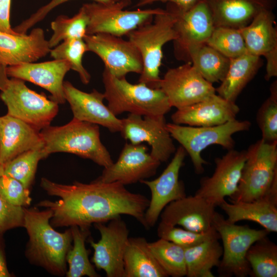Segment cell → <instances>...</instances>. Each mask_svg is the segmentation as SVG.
I'll list each match as a JSON object with an SVG mask.
<instances>
[{
  "label": "cell",
  "instance_id": "277c9868",
  "mask_svg": "<svg viewBox=\"0 0 277 277\" xmlns=\"http://www.w3.org/2000/svg\"><path fill=\"white\" fill-rule=\"evenodd\" d=\"M43 151L48 156L55 152L70 153L89 159L104 168L113 163L100 139L98 125L76 118L61 126H51L40 131Z\"/></svg>",
  "mask_w": 277,
  "mask_h": 277
},
{
  "label": "cell",
  "instance_id": "4dcf8cb0",
  "mask_svg": "<svg viewBox=\"0 0 277 277\" xmlns=\"http://www.w3.org/2000/svg\"><path fill=\"white\" fill-rule=\"evenodd\" d=\"M190 63L199 73L211 84L221 82L230 65V58L206 44L192 50Z\"/></svg>",
  "mask_w": 277,
  "mask_h": 277
},
{
  "label": "cell",
  "instance_id": "603a6c76",
  "mask_svg": "<svg viewBox=\"0 0 277 277\" xmlns=\"http://www.w3.org/2000/svg\"><path fill=\"white\" fill-rule=\"evenodd\" d=\"M44 31L32 29L29 34L0 31V64L6 66L33 63L50 53Z\"/></svg>",
  "mask_w": 277,
  "mask_h": 277
},
{
  "label": "cell",
  "instance_id": "5b68a950",
  "mask_svg": "<svg viewBox=\"0 0 277 277\" xmlns=\"http://www.w3.org/2000/svg\"><path fill=\"white\" fill-rule=\"evenodd\" d=\"M102 81L107 106L115 116L125 112L142 116L165 115L172 107L160 88H151L142 83H130L125 77L113 76L106 69Z\"/></svg>",
  "mask_w": 277,
  "mask_h": 277
},
{
  "label": "cell",
  "instance_id": "d4e9b609",
  "mask_svg": "<svg viewBox=\"0 0 277 277\" xmlns=\"http://www.w3.org/2000/svg\"><path fill=\"white\" fill-rule=\"evenodd\" d=\"M219 206L230 223L249 221L259 224L269 233L277 232V188L274 187H270L263 196L254 201H225Z\"/></svg>",
  "mask_w": 277,
  "mask_h": 277
},
{
  "label": "cell",
  "instance_id": "9a60e30c",
  "mask_svg": "<svg viewBox=\"0 0 277 277\" xmlns=\"http://www.w3.org/2000/svg\"><path fill=\"white\" fill-rule=\"evenodd\" d=\"M160 88L171 106L177 109L201 101L216 92L213 84L189 62L169 69L161 78Z\"/></svg>",
  "mask_w": 277,
  "mask_h": 277
},
{
  "label": "cell",
  "instance_id": "b9f144b4",
  "mask_svg": "<svg viewBox=\"0 0 277 277\" xmlns=\"http://www.w3.org/2000/svg\"><path fill=\"white\" fill-rule=\"evenodd\" d=\"M24 207L13 205L0 196V234L24 225Z\"/></svg>",
  "mask_w": 277,
  "mask_h": 277
},
{
  "label": "cell",
  "instance_id": "d590c367",
  "mask_svg": "<svg viewBox=\"0 0 277 277\" xmlns=\"http://www.w3.org/2000/svg\"><path fill=\"white\" fill-rule=\"evenodd\" d=\"M43 147L25 151L4 166V175L11 176L29 189L33 183L38 162L47 157Z\"/></svg>",
  "mask_w": 277,
  "mask_h": 277
},
{
  "label": "cell",
  "instance_id": "7402d4cb",
  "mask_svg": "<svg viewBox=\"0 0 277 277\" xmlns=\"http://www.w3.org/2000/svg\"><path fill=\"white\" fill-rule=\"evenodd\" d=\"M239 111L235 102L215 93L197 103L177 109L171 118L173 123L179 125L213 126L235 119Z\"/></svg>",
  "mask_w": 277,
  "mask_h": 277
},
{
  "label": "cell",
  "instance_id": "2e32d148",
  "mask_svg": "<svg viewBox=\"0 0 277 277\" xmlns=\"http://www.w3.org/2000/svg\"><path fill=\"white\" fill-rule=\"evenodd\" d=\"M246 159V150H228L215 158V168L210 176L202 178L194 195L202 197L215 207L219 206L237 191L242 171Z\"/></svg>",
  "mask_w": 277,
  "mask_h": 277
},
{
  "label": "cell",
  "instance_id": "cb8c5ba5",
  "mask_svg": "<svg viewBox=\"0 0 277 277\" xmlns=\"http://www.w3.org/2000/svg\"><path fill=\"white\" fill-rule=\"evenodd\" d=\"M43 146L39 130L8 114L0 116L1 164L4 166L24 152Z\"/></svg>",
  "mask_w": 277,
  "mask_h": 277
},
{
  "label": "cell",
  "instance_id": "ac0fdd59",
  "mask_svg": "<svg viewBox=\"0 0 277 277\" xmlns=\"http://www.w3.org/2000/svg\"><path fill=\"white\" fill-rule=\"evenodd\" d=\"M148 150L142 144L126 143L116 162L104 168L96 180L118 182L125 186L153 176L161 163L149 153Z\"/></svg>",
  "mask_w": 277,
  "mask_h": 277
},
{
  "label": "cell",
  "instance_id": "30bf717a",
  "mask_svg": "<svg viewBox=\"0 0 277 277\" xmlns=\"http://www.w3.org/2000/svg\"><path fill=\"white\" fill-rule=\"evenodd\" d=\"M1 91L0 97L7 107V114L39 131L50 126L58 112L57 103L31 90L21 79L8 78Z\"/></svg>",
  "mask_w": 277,
  "mask_h": 277
},
{
  "label": "cell",
  "instance_id": "7a4b0ae2",
  "mask_svg": "<svg viewBox=\"0 0 277 277\" xmlns=\"http://www.w3.org/2000/svg\"><path fill=\"white\" fill-rule=\"evenodd\" d=\"M24 227L29 237L27 256L54 274H64L66 255L72 241L71 229L63 233L56 231L50 224L53 212L49 209L40 211L36 208L24 207Z\"/></svg>",
  "mask_w": 277,
  "mask_h": 277
},
{
  "label": "cell",
  "instance_id": "60d3db41",
  "mask_svg": "<svg viewBox=\"0 0 277 277\" xmlns=\"http://www.w3.org/2000/svg\"><path fill=\"white\" fill-rule=\"evenodd\" d=\"M0 196L13 205L23 207L29 205L32 201L28 188L14 178L4 174L0 176Z\"/></svg>",
  "mask_w": 277,
  "mask_h": 277
},
{
  "label": "cell",
  "instance_id": "83f0119b",
  "mask_svg": "<svg viewBox=\"0 0 277 277\" xmlns=\"http://www.w3.org/2000/svg\"><path fill=\"white\" fill-rule=\"evenodd\" d=\"M230 60L227 72L215 91L222 97L235 102L262 67L263 61L261 56L247 52Z\"/></svg>",
  "mask_w": 277,
  "mask_h": 277
},
{
  "label": "cell",
  "instance_id": "44dd1931",
  "mask_svg": "<svg viewBox=\"0 0 277 277\" xmlns=\"http://www.w3.org/2000/svg\"><path fill=\"white\" fill-rule=\"evenodd\" d=\"M70 69L67 61L54 59L7 66L6 73L8 76L28 81L44 88L51 94L50 99L58 104H63L66 101L64 78Z\"/></svg>",
  "mask_w": 277,
  "mask_h": 277
},
{
  "label": "cell",
  "instance_id": "ffe728a7",
  "mask_svg": "<svg viewBox=\"0 0 277 277\" xmlns=\"http://www.w3.org/2000/svg\"><path fill=\"white\" fill-rule=\"evenodd\" d=\"M64 92L73 118L107 128L110 132H120L122 120L117 117L104 104L105 96L95 89L87 93L64 81Z\"/></svg>",
  "mask_w": 277,
  "mask_h": 277
},
{
  "label": "cell",
  "instance_id": "4316f807",
  "mask_svg": "<svg viewBox=\"0 0 277 277\" xmlns=\"http://www.w3.org/2000/svg\"><path fill=\"white\" fill-rule=\"evenodd\" d=\"M247 52L264 56L277 48V27L275 16L271 10H263L247 26L240 29Z\"/></svg>",
  "mask_w": 277,
  "mask_h": 277
},
{
  "label": "cell",
  "instance_id": "f546056e",
  "mask_svg": "<svg viewBox=\"0 0 277 277\" xmlns=\"http://www.w3.org/2000/svg\"><path fill=\"white\" fill-rule=\"evenodd\" d=\"M184 250L186 276H214L211 269L219 266L223 254L219 239L209 240Z\"/></svg>",
  "mask_w": 277,
  "mask_h": 277
},
{
  "label": "cell",
  "instance_id": "ba28073f",
  "mask_svg": "<svg viewBox=\"0 0 277 277\" xmlns=\"http://www.w3.org/2000/svg\"><path fill=\"white\" fill-rule=\"evenodd\" d=\"M277 176V141L263 139L246 150L245 162L236 192L230 202H248L263 196Z\"/></svg>",
  "mask_w": 277,
  "mask_h": 277
},
{
  "label": "cell",
  "instance_id": "ee69618b",
  "mask_svg": "<svg viewBox=\"0 0 277 277\" xmlns=\"http://www.w3.org/2000/svg\"><path fill=\"white\" fill-rule=\"evenodd\" d=\"M11 0H0V31L14 34L10 22Z\"/></svg>",
  "mask_w": 277,
  "mask_h": 277
},
{
  "label": "cell",
  "instance_id": "9c48e42d",
  "mask_svg": "<svg viewBox=\"0 0 277 277\" xmlns=\"http://www.w3.org/2000/svg\"><path fill=\"white\" fill-rule=\"evenodd\" d=\"M131 0H119L109 4L93 2L83 5L88 17L87 34L106 33L122 37L138 27L151 22L163 9H137L125 8Z\"/></svg>",
  "mask_w": 277,
  "mask_h": 277
},
{
  "label": "cell",
  "instance_id": "3957f363",
  "mask_svg": "<svg viewBox=\"0 0 277 277\" xmlns=\"http://www.w3.org/2000/svg\"><path fill=\"white\" fill-rule=\"evenodd\" d=\"M176 19L172 4L167 3L166 9L155 14L151 22L138 27L127 35L143 60V68L138 83L151 88H160L162 49L166 43L177 37L174 28Z\"/></svg>",
  "mask_w": 277,
  "mask_h": 277
},
{
  "label": "cell",
  "instance_id": "f1b7e54d",
  "mask_svg": "<svg viewBox=\"0 0 277 277\" xmlns=\"http://www.w3.org/2000/svg\"><path fill=\"white\" fill-rule=\"evenodd\" d=\"M125 277H167L145 238H129L124 255Z\"/></svg>",
  "mask_w": 277,
  "mask_h": 277
},
{
  "label": "cell",
  "instance_id": "d6a6232c",
  "mask_svg": "<svg viewBox=\"0 0 277 277\" xmlns=\"http://www.w3.org/2000/svg\"><path fill=\"white\" fill-rule=\"evenodd\" d=\"M89 228L71 226L73 245L66 255L69 265V269L66 273L67 277L100 276L89 260L88 251L85 247V241L89 234Z\"/></svg>",
  "mask_w": 277,
  "mask_h": 277
},
{
  "label": "cell",
  "instance_id": "e0dca14e",
  "mask_svg": "<svg viewBox=\"0 0 277 277\" xmlns=\"http://www.w3.org/2000/svg\"><path fill=\"white\" fill-rule=\"evenodd\" d=\"M186 155L184 148L179 146L171 162L158 177L140 182L149 188L151 195L145 213L146 228L152 227L156 224L168 204L186 196L184 184L179 180L180 171Z\"/></svg>",
  "mask_w": 277,
  "mask_h": 277
},
{
  "label": "cell",
  "instance_id": "7bdbcfd3",
  "mask_svg": "<svg viewBox=\"0 0 277 277\" xmlns=\"http://www.w3.org/2000/svg\"><path fill=\"white\" fill-rule=\"evenodd\" d=\"M73 0H51L48 4L42 6L29 18L24 20L17 26L18 30L22 33H26L27 31L38 22L43 20L45 16L54 8L67 2ZM104 4L114 3L119 0H91Z\"/></svg>",
  "mask_w": 277,
  "mask_h": 277
},
{
  "label": "cell",
  "instance_id": "d6986e66",
  "mask_svg": "<svg viewBox=\"0 0 277 277\" xmlns=\"http://www.w3.org/2000/svg\"><path fill=\"white\" fill-rule=\"evenodd\" d=\"M216 207L205 199L186 196L168 204L160 214V222L171 226H180L196 232L211 229Z\"/></svg>",
  "mask_w": 277,
  "mask_h": 277
},
{
  "label": "cell",
  "instance_id": "484cf974",
  "mask_svg": "<svg viewBox=\"0 0 277 277\" xmlns=\"http://www.w3.org/2000/svg\"><path fill=\"white\" fill-rule=\"evenodd\" d=\"M214 25L237 29L247 26L263 10L273 11L276 0H204Z\"/></svg>",
  "mask_w": 277,
  "mask_h": 277
},
{
  "label": "cell",
  "instance_id": "c3c4849f",
  "mask_svg": "<svg viewBox=\"0 0 277 277\" xmlns=\"http://www.w3.org/2000/svg\"><path fill=\"white\" fill-rule=\"evenodd\" d=\"M6 68V66L0 64V83L4 74L5 73Z\"/></svg>",
  "mask_w": 277,
  "mask_h": 277
},
{
  "label": "cell",
  "instance_id": "6da1fadb",
  "mask_svg": "<svg viewBox=\"0 0 277 277\" xmlns=\"http://www.w3.org/2000/svg\"><path fill=\"white\" fill-rule=\"evenodd\" d=\"M41 186L58 201H43L38 206L51 210L52 225L89 228L92 224L105 223L121 215L135 218L145 227V213L149 200L128 190L118 182L94 180L89 184L74 182L64 185L42 178Z\"/></svg>",
  "mask_w": 277,
  "mask_h": 277
},
{
  "label": "cell",
  "instance_id": "8fae6325",
  "mask_svg": "<svg viewBox=\"0 0 277 277\" xmlns=\"http://www.w3.org/2000/svg\"><path fill=\"white\" fill-rule=\"evenodd\" d=\"M172 5L176 16L174 28L177 37L173 41L174 55L179 61L190 63V52L206 44L215 27L212 17L204 0H198L186 11Z\"/></svg>",
  "mask_w": 277,
  "mask_h": 277
},
{
  "label": "cell",
  "instance_id": "836d02e7",
  "mask_svg": "<svg viewBox=\"0 0 277 277\" xmlns=\"http://www.w3.org/2000/svg\"><path fill=\"white\" fill-rule=\"evenodd\" d=\"M148 246L157 263L168 276H186L184 248L161 238L153 242H148Z\"/></svg>",
  "mask_w": 277,
  "mask_h": 277
},
{
  "label": "cell",
  "instance_id": "5bb4252c",
  "mask_svg": "<svg viewBox=\"0 0 277 277\" xmlns=\"http://www.w3.org/2000/svg\"><path fill=\"white\" fill-rule=\"evenodd\" d=\"M101 235L96 243L90 242L94 249L92 262L103 270L107 277H125L124 255L129 239V229L121 216L105 223L95 224Z\"/></svg>",
  "mask_w": 277,
  "mask_h": 277
},
{
  "label": "cell",
  "instance_id": "52a82bcc",
  "mask_svg": "<svg viewBox=\"0 0 277 277\" xmlns=\"http://www.w3.org/2000/svg\"><path fill=\"white\" fill-rule=\"evenodd\" d=\"M212 226L220 236L223 243V254L217 267L221 277H246L251 273L246 259L249 247L256 241L268 235L265 229H256L248 225L230 223L224 216L215 213Z\"/></svg>",
  "mask_w": 277,
  "mask_h": 277
},
{
  "label": "cell",
  "instance_id": "f6af8a7d",
  "mask_svg": "<svg viewBox=\"0 0 277 277\" xmlns=\"http://www.w3.org/2000/svg\"><path fill=\"white\" fill-rule=\"evenodd\" d=\"M198 0H137L136 7H143L155 2L170 3L177 6L183 11L191 8Z\"/></svg>",
  "mask_w": 277,
  "mask_h": 277
},
{
  "label": "cell",
  "instance_id": "681fc988",
  "mask_svg": "<svg viewBox=\"0 0 277 277\" xmlns=\"http://www.w3.org/2000/svg\"><path fill=\"white\" fill-rule=\"evenodd\" d=\"M4 173V166L0 164V176L3 175Z\"/></svg>",
  "mask_w": 277,
  "mask_h": 277
},
{
  "label": "cell",
  "instance_id": "8992f818",
  "mask_svg": "<svg viewBox=\"0 0 277 277\" xmlns=\"http://www.w3.org/2000/svg\"><path fill=\"white\" fill-rule=\"evenodd\" d=\"M251 122L236 118L225 124L207 127L182 126L167 123V128L172 138L177 141L190 157L195 172L200 174L204 171V165L208 163L201 156L202 152L212 145H218L227 150L234 149L232 135L248 131Z\"/></svg>",
  "mask_w": 277,
  "mask_h": 277
},
{
  "label": "cell",
  "instance_id": "e575fe53",
  "mask_svg": "<svg viewBox=\"0 0 277 277\" xmlns=\"http://www.w3.org/2000/svg\"><path fill=\"white\" fill-rule=\"evenodd\" d=\"M88 17L82 6L78 12L69 17L59 15L51 23L53 34L48 41L51 49L62 41L71 39H83L87 34Z\"/></svg>",
  "mask_w": 277,
  "mask_h": 277
},
{
  "label": "cell",
  "instance_id": "74e56055",
  "mask_svg": "<svg viewBox=\"0 0 277 277\" xmlns=\"http://www.w3.org/2000/svg\"><path fill=\"white\" fill-rule=\"evenodd\" d=\"M87 51L86 44L83 39H71L51 49V57L54 60H63L68 62L71 69L79 75L81 82L85 85L89 83L91 75L83 65L82 59Z\"/></svg>",
  "mask_w": 277,
  "mask_h": 277
},
{
  "label": "cell",
  "instance_id": "7dc6e473",
  "mask_svg": "<svg viewBox=\"0 0 277 277\" xmlns=\"http://www.w3.org/2000/svg\"><path fill=\"white\" fill-rule=\"evenodd\" d=\"M11 273L7 268L6 260L0 243V277H10Z\"/></svg>",
  "mask_w": 277,
  "mask_h": 277
},
{
  "label": "cell",
  "instance_id": "1f68e13d",
  "mask_svg": "<svg viewBox=\"0 0 277 277\" xmlns=\"http://www.w3.org/2000/svg\"><path fill=\"white\" fill-rule=\"evenodd\" d=\"M267 236L256 241L247 250L251 276H277V245Z\"/></svg>",
  "mask_w": 277,
  "mask_h": 277
},
{
  "label": "cell",
  "instance_id": "4fadbf2b",
  "mask_svg": "<svg viewBox=\"0 0 277 277\" xmlns=\"http://www.w3.org/2000/svg\"><path fill=\"white\" fill-rule=\"evenodd\" d=\"M122 137L134 145L146 142L150 154L161 163L168 160L176 148L167 128L165 115L142 116L129 114L121 119Z\"/></svg>",
  "mask_w": 277,
  "mask_h": 277
},
{
  "label": "cell",
  "instance_id": "bcb514c9",
  "mask_svg": "<svg viewBox=\"0 0 277 277\" xmlns=\"http://www.w3.org/2000/svg\"><path fill=\"white\" fill-rule=\"evenodd\" d=\"M266 60L265 78L269 81L277 76V48L273 49L264 56Z\"/></svg>",
  "mask_w": 277,
  "mask_h": 277
},
{
  "label": "cell",
  "instance_id": "f35d334b",
  "mask_svg": "<svg viewBox=\"0 0 277 277\" xmlns=\"http://www.w3.org/2000/svg\"><path fill=\"white\" fill-rule=\"evenodd\" d=\"M157 232L160 238L172 242L184 249L194 247L209 240L220 239V234L213 226L207 231L196 232L160 222Z\"/></svg>",
  "mask_w": 277,
  "mask_h": 277
},
{
  "label": "cell",
  "instance_id": "7c38bea8",
  "mask_svg": "<svg viewBox=\"0 0 277 277\" xmlns=\"http://www.w3.org/2000/svg\"><path fill=\"white\" fill-rule=\"evenodd\" d=\"M84 40L87 51L96 54L113 76L121 78L129 73H141V55L129 40L106 33L86 34Z\"/></svg>",
  "mask_w": 277,
  "mask_h": 277
},
{
  "label": "cell",
  "instance_id": "8d00e7d4",
  "mask_svg": "<svg viewBox=\"0 0 277 277\" xmlns=\"http://www.w3.org/2000/svg\"><path fill=\"white\" fill-rule=\"evenodd\" d=\"M206 44L230 59L247 53L240 29L225 26L215 27Z\"/></svg>",
  "mask_w": 277,
  "mask_h": 277
},
{
  "label": "cell",
  "instance_id": "ab89813d",
  "mask_svg": "<svg viewBox=\"0 0 277 277\" xmlns=\"http://www.w3.org/2000/svg\"><path fill=\"white\" fill-rule=\"evenodd\" d=\"M269 96L258 110L256 121L261 131L262 139L268 142L277 141V81L270 88Z\"/></svg>",
  "mask_w": 277,
  "mask_h": 277
}]
</instances>
